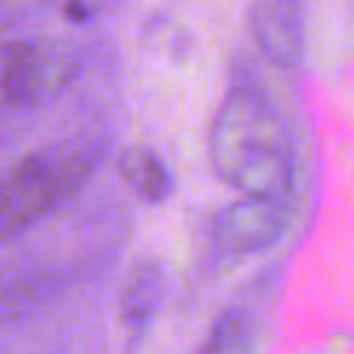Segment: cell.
<instances>
[{"label":"cell","mask_w":354,"mask_h":354,"mask_svg":"<svg viewBox=\"0 0 354 354\" xmlns=\"http://www.w3.org/2000/svg\"><path fill=\"white\" fill-rule=\"evenodd\" d=\"M208 162L221 183L239 196L289 199L292 193V140L264 93L233 87L221 100L208 128Z\"/></svg>","instance_id":"1"},{"label":"cell","mask_w":354,"mask_h":354,"mask_svg":"<svg viewBox=\"0 0 354 354\" xmlns=\"http://www.w3.org/2000/svg\"><path fill=\"white\" fill-rule=\"evenodd\" d=\"M165 286L168 277L159 258H140L131 268L122 289V324L134 342H140L147 336V330L153 326L156 314L165 301Z\"/></svg>","instance_id":"6"},{"label":"cell","mask_w":354,"mask_h":354,"mask_svg":"<svg viewBox=\"0 0 354 354\" xmlns=\"http://www.w3.org/2000/svg\"><path fill=\"white\" fill-rule=\"evenodd\" d=\"M249 28L268 62L295 72L308 50V0H252Z\"/></svg>","instance_id":"5"},{"label":"cell","mask_w":354,"mask_h":354,"mask_svg":"<svg viewBox=\"0 0 354 354\" xmlns=\"http://www.w3.org/2000/svg\"><path fill=\"white\" fill-rule=\"evenodd\" d=\"M78 75V53L62 37H22L3 47L0 91L10 109H37Z\"/></svg>","instance_id":"3"},{"label":"cell","mask_w":354,"mask_h":354,"mask_svg":"<svg viewBox=\"0 0 354 354\" xmlns=\"http://www.w3.org/2000/svg\"><path fill=\"white\" fill-rule=\"evenodd\" d=\"M196 354H258L255 314L243 305L227 308L224 314H218Z\"/></svg>","instance_id":"8"},{"label":"cell","mask_w":354,"mask_h":354,"mask_svg":"<svg viewBox=\"0 0 354 354\" xmlns=\"http://www.w3.org/2000/svg\"><path fill=\"white\" fill-rule=\"evenodd\" d=\"M118 171H122V180L128 183L131 193L149 205H162L174 193L171 168L165 165V159L156 149L140 147V143L128 147L118 156Z\"/></svg>","instance_id":"7"},{"label":"cell","mask_w":354,"mask_h":354,"mask_svg":"<svg viewBox=\"0 0 354 354\" xmlns=\"http://www.w3.org/2000/svg\"><path fill=\"white\" fill-rule=\"evenodd\" d=\"M106 137L81 134L41 147L12 162L3 174L0 193V230L3 239H16L47 214L62 208L72 196L81 193L103 162Z\"/></svg>","instance_id":"2"},{"label":"cell","mask_w":354,"mask_h":354,"mask_svg":"<svg viewBox=\"0 0 354 354\" xmlns=\"http://www.w3.org/2000/svg\"><path fill=\"white\" fill-rule=\"evenodd\" d=\"M289 199L239 196L214 221V245L227 258H245L270 249L289 224Z\"/></svg>","instance_id":"4"}]
</instances>
